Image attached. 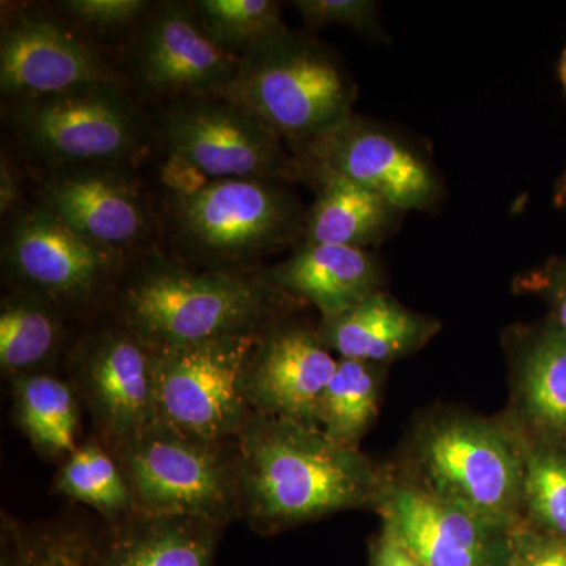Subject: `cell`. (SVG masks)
Wrapping results in <instances>:
<instances>
[{"label": "cell", "mask_w": 566, "mask_h": 566, "mask_svg": "<svg viewBox=\"0 0 566 566\" xmlns=\"http://www.w3.org/2000/svg\"><path fill=\"white\" fill-rule=\"evenodd\" d=\"M237 439L240 512L256 531L376 509L390 482L359 449L322 428L253 412Z\"/></svg>", "instance_id": "cell-1"}, {"label": "cell", "mask_w": 566, "mask_h": 566, "mask_svg": "<svg viewBox=\"0 0 566 566\" xmlns=\"http://www.w3.org/2000/svg\"><path fill=\"white\" fill-rule=\"evenodd\" d=\"M285 294L270 277L197 273L153 252L126 283L122 307L126 329L151 348H167L262 334Z\"/></svg>", "instance_id": "cell-2"}, {"label": "cell", "mask_w": 566, "mask_h": 566, "mask_svg": "<svg viewBox=\"0 0 566 566\" xmlns=\"http://www.w3.org/2000/svg\"><path fill=\"white\" fill-rule=\"evenodd\" d=\"M222 98L294 148L352 117L356 85L322 44L289 29L241 57Z\"/></svg>", "instance_id": "cell-3"}, {"label": "cell", "mask_w": 566, "mask_h": 566, "mask_svg": "<svg viewBox=\"0 0 566 566\" xmlns=\"http://www.w3.org/2000/svg\"><path fill=\"white\" fill-rule=\"evenodd\" d=\"M417 485L488 526L523 523L526 439L490 420L450 417L424 428L415 450Z\"/></svg>", "instance_id": "cell-4"}, {"label": "cell", "mask_w": 566, "mask_h": 566, "mask_svg": "<svg viewBox=\"0 0 566 566\" xmlns=\"http://www.w3.org/2000/svg\"><path fill=\"white\" fill-rule=\"evenodd\" d=\"M175 240L210 270L238 271L304 233L300 203L281 181L229 178L170 193Z\"/></svg>", "instance_id": "cell-5"}, {"label": "cell", "mask_w": 566, "mask_h": 566, "mask_svg": "<svg viewBox=\"0 0 566 566\" xmlns=\"http://www.w3.org/2000/svg\"><path fill=\"white\" fill-rule=\"evenodd\" d=\"M262 338L263 333L227 335L153 348L156 423L205 441L238 438L253 415L245 379Z\"/></svg>", "instance_id": "cell-6"}, {"label": "cell", "mask_w": 566, "mask_h": 566, "mask_svg": "<svg viewBox=\"0 0 566 566\" xmlns=\"http://www.w3.org/2000/svg\"><path fill=\"white\" fill-rule=\"evenodd\" d=\"M120 455L136 513L199 517L222 526L240 512L237 455H227L222 442L155 423L122 446Z\"/></svg>", "instance_id": "cell-7"}, {"label": "cell", "mask_w": 566, "mask_h": 566, "mask_svg": "<svg viewBox=\"0 0 566 566\" xmlns=\"http://www.w3.org/2000/svg\"><path fill=\"white\" fill-rule=\"evenodd\" d=\"M11 104L22 147L55 169L120 167L142 145V123L120 84H93Z\"/></svg>", "instance_id": "cell-8"}, {"label": "cell", "mask_w": 566, "mask_h": 566, "mask_svg": "<svg viewBox=\"0 0 566 566\" xmlns=\"http://www.w3.org/2000/svg\"><path fill=\"white\" fill-rule=\"evenodd\" d=\"M169 155L211 180L293 181L300 164L282 139L237 104L216 96L172 99L163 115Z\"/></svg>", "instance_id": "cell-9"}, {"label": "cell", "mask_w": 566, "mask_h": 566, "mask_svg": "<svg viewBox=\"0 0 566 566\" xmlns=\"http://www.w3.org/2000/svg\"><path fill=\"white\" fill-rule=\"evenodd\" d=\"M123 259L41 205L17 214L3 243V263L21 289L57 305L91 301L117 277Z\"/></svg>", "instance_id": "cell-10"}, {"label": "cell", "mask_w": 566, "mask_h": 566, "mask_svg": "<svg viewBox=\"0 0 566 566\" xmlns=\"http://www.w3.org/2000/svg\"><path fill=\"white\" fill-rule=\"evenodd\" d=\"M136 32L133 70L145 91L170 102L222 98L237 80L241 59L211 39L193 3L153 7Z\"/></svg>", "instance_id": "cell-11"}, {"label": "cell", "mask_w": 566, "mask_h": 566, "mask_svg": "<svg viewBox=\"0 0 566 566\" xmlns=\"http://www.w3.org/2000/svg\"><path fill=\"white\" fill-rule=\"evenodd\" d=\"M120 81V74L63 22L40 11L3 20L0 92L7 102Z\"/></svg>", "instance_id": "cell-12"}, {"label": "cell", "mask_w": 566, "mask_h": 566, "mask_svg": "<svg viewBox=\"0 0 566 566\" xmlns=\"http://www.w3.org/2000/svg\"><path fill=\"white\" fill-rule=\"evenodd\" d=\"M294 150L300 169L319 167L342 175L400 211L423 210L438 191V181L420 156L354 114Z\"/></svg>", "instance_id": "cell-13"}, {"label": "cell", "mask_w": 566, "mask_h": 566, "mask_svg": "<svg viewBox=\"0 0 566 566\" xmlns=\"http://www.w3.org/2000/svg\"><path fill=\"white\" fill-rule=\"evenodd\" d=\"M71 367L96 422L118 449L156 423L155 352L132 331L91 335Z\"/></svg>", "instance_id": "cell-14"}, {"label": "cell", "mask_w": 566, "mask_h": 566, "mask_svg": "<svg viewBox=\"0 0 566 566\" xmlns=\"http://www.w3.org/2000/svg\"><path fill=\"white\" fill-rule=\"evenodd\" d=\"M376 510L424 566H506L509 532L488 526L416 482H395Z\"/></svg>", "instance_id": "cell-15"}, {"label": "cell", "mask_w": 566, "mask_h": 566, "mask_svg": "<svg viewBox=\"0 0 566 566\" xmlns=\"http://www.w3.org/2000/svg\"><path fill=\"white\" fill-rule=\"evenodd\" d=\"M40 202L71 229L117 251L148 240L155 230L150 205L118 167L55 170L41 185Z\"/></svg>", "instance_id": "cell-16"}, {"label": "cell", "mask_w": 566, "mask_h": 566, "mask_svg": "<svg viewBox=\"0 0 566 566\" xmlns=\"http://www.w3.org/2000/svg\"><path fill=\"white\" fill-rule=\"evenodd\" d=\"M337 364L318 333L289 327L263 335L245 379L252 412L319 428Z\"/></svg>", "instance_id": "cell-17"}, {"label": "cell", "mask_w": 566, "mask_h": 566, "mask_svg": "<svg viewBox=\"0 0 566 566\" xmlns=\"http://www.w3.org/2000/svg\"><path fill=\"white\" fill-rule=\"evenodd\" d=\"M270 281L283 293L303 297L333 318L379 292V270L365 249L303 244L275 266Z\"/></svg>", "instance_id": "cell-18"}, {"label": "cell", "mask_w": 566, "mask_h": 566, "mask_svg": "<svg viewBox=\"0 0 566 566\" xmlns=\"http://www.w3.org/2000/svg\"><path fill=\"white\" fill-rule=\"evenodd\" d=\"M438 331L436 319L376 292L344 314L322 319L318 334L340 359L382 365L422 348Z\"/></svg>", "instance_id": "cell-19"}, {"label": "cell", "mask_w": 566, "mask_h": 566, "mask_svg": "<svg viewBox=\"0 0 566 566\" xmlns=\"http://www.w3.org/2000/svg\"><path fill=\"white\" fill-rule=\"evenodd\" d=\"M219 531L199 517L136 513L98 546L93 566H214Z\"/></svg>", "instance_id": "cell-20"}, {"label": "cell", "mask_w": 566, "mask_h": 566, "mask_svg": "<svg viewBox=\"0 0 566 566\" xmlns=\"http://www.w3.org/2000/svg\"><path fill=\"white\" fill-rule=\"evenodd\" d=\"M316 186V199L305 216L304 244L364 249L386 233L398 211L382 197L342 175L303 167Z\"/></svg>", "instance_id": "cell-21"}, {"label": "cell", "mask_w": 566, "mask_h": 566, "mask_svg": "<svg viewBox=\"0 0 566 566\" xmlns=\"http://www.w3.org/2000/svg\"><path fill=\"white\" fill-rule=\"evenodd\" d=\"M520 400L538 439L566 442V334L554 322L528 342L521 356Z\"/></svg>", "instance_id": "cell-22"}, {"label": "cell", "mask_w": 566, "mask_h": 566, "mask_svg": "<svg viewBox=\"0 0 566 566\" xmlns=\"http://www.w3.org/2000/svg\"><path fill=\"white\" fill-rule=\"evenodd\" d=\"M59 305L29 290H18L0 307V365L3 374H36L61 349Z\"/></svg>", "instance_id": "cell-23"}, {"label": "cell", "mask_w": 566, "mask_h": 566, "mask_svg": "<svg viewBox=\"0 0 566 566\" xmlns=\"http://www.w3.org/2000/svg\"><path fill=\"white\" fill-rule=\"evenodd\" d=\"M14 417L41 455L57 458L76 450L80 409L73 390L46 374L13 378Z\"/></svg>", "instance_id": "cell-24"}, {"label": "cell", "mask_w": 566, "mask_h": 566, "mask_svg": "<svg viewBox=\"0 0 566 566\" xmlns=\"http://www.w3.org/2000/svg\"><path fill=\"white\" fill-rule=\"evenodd\" d=\"M381 367L364 360L338 359L319 412V428L333 441L359 449L378 415Z\"/></svg>", "instance_id": "cell-25"}, {"label": "cell", "mask_w": 566, "mask_h": 566, "mask_svg": "<svg viewBox=\"0 0 566 566\" xmlns=\"http://www.w3.org/2000/svg\"><path fill=\"white\" fill-rule=\"evenodd\" d=\"M59 493L95 509L106 520L117 521L134 510L128 479L102 447L87 444L74 450L55 479Z\"/></svg>", "instance_id": "cell-26"}, {"label": "cell", "mask_w": 566, "mask_h": 566, "mask_svg": "<svg viewBox=\"0 0 566 566\" xmlns=\"http://www.w3.org/2000/svg\"><path fill=\"white\" fill-rule=\"evenodd\" d=\"M193 6L211 39L240 59L289 31L273 0H200Z\"/></svg>", "instance_id": "cell-27"}, {"label": "cell", "mask_w": 566, "mask_h": 566, "mask_svg": "<svg viewBox=\"0 0 566 566\" xmlns=\"http://www.w3.org/2000/svg\"><path fill=\"white\" fill-rule=\"evenodd\" d=\"M524 512L534 526L566 539V442L526 439Z\"/></svg>", "instance_id": "cell-28"}, {"label": "cell", "mask_w": 566, "mask_h": 566, "mask_svg": "<svg viewBox=\"0 0 566 566\" xmlns=\"http://www.w3.org/2000/svg\"><path fill=\"white\" fill-rule=\"evenodd\" d=\"M98 545L76 527H22L3 523L0 566H93Z\"/></svg>", "instance_id": "cell-29"}, {"label": "cell", "mask_w": 566, "mask_h": 566, "mask_svg": "<svg viewBox=\"0 0 566 566\" xmlns=\"http://www.w3.org/2000/svg\"><path fill=\"white\" fill-rule=\"evenodd\" d=\"M59 9L76 28L112 33L137 31L153 7L144 0H65L59 3Z\"/></svg>", "instance_id": "cell-30"}, {"label": "cell", "mask_w": 566, "mask_h": 566, "mask_svg": "<svg viewBox=\"0 0 566 566\" xmlns=\"http://www.w3.org/2000/svg\"><path fill=\"white\" fill-rule=\"evenodd\" d=\"M506 566H566V539L520 523L509 532Z\"/></svg>", "instance_id": "cell-31"}, {"label": "cell", "mask_w": 566, "mask_h": 566, "mask_svg": "<svg viewBox=\"0 0 566 566\" xmlns=\"http://www.w3.org/2000/svg\"><path fill=\"white\" fill-rule=\"evenodd\" d=\"M293 7L315 29L338 24L370 31L376 22V3L370 0H297Z\"/></svg>", "instance_id": "cell-32"}, {"label": "cell", "mask_w": 566, "mask_h": 566, "mask_svg": "<svg viewBox=\"0 0 566 566\" xmlns=\"http://www.w3.org/2000/svg\"><path fill=\"white\" fill-rule=\"evenodd\" d=\"M531 283L545 294L553 308V322L566 334V262L551 264L536 273Z\"/></svg>", "instance_id": "cell-33"}, {"label": "cell", "mask_w": 566, "mask_h": 566, "mask_svg": "<svg viewBox=\"0 0 566 566\" xmlns=\"http://www.w3.org/2000/svg\"><path fill=\"white\" fill-rule=\"evenodd\" d=\"M371 566H424L385 523L382 534L374 547Z\"/></svg>", "instance_id": "cell-34"}, {"label": "cell", "mask_w": 566, "mask_h": 566, "mask_svg": "<svg viewBox=\"0 0 566 566\" xmlns=\"http://www.w3.org/2000/svg\"><path fill=\"white\" fill-rule=\"evenodd\" d=\"M21 199V180L18 167L11 163L9 156L2 155L0 159V212L6 214L13 210Z\"/></svg>", "instance_id": "cell-35"}, {"label": "cell", "mask_w": 566, "mask_h": 566, "mask_svg": "<svg viewBox=\"0 0 566 566\" xmlns=\"http://www.w3.org/2000/svg\"><path fill=\"white\" fill-rule=\"evenodd\" d=\"M557 199L558 202L566 207V172L564 178H562L560 185H558Z\"/></svg>", "instance_id": "cell-36"}, {"label": "cell", "mask_w": 566, "mask_h": 566, "mask_svg": "<svg viewBox=\"0 0 566 566\" xmlns=\"http://www.w3.org/2000/svg\"><path fill=\"white\" fill-rule=\"evenodd\" d=\"M558 74H560L562 85H564L566 92V48L564 51V55L560 59V66H558Z\"/></svg>", "instance_id": "cell-37"}]
</instances>
